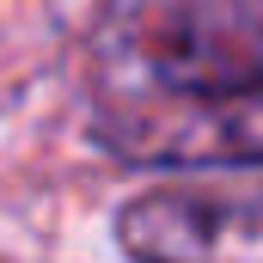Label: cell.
I'll return each mask as SVG.
<instances>
[{"mask_svg":"<svg viewBox=\"0 0 263 263\" xmlns=\"http://www.w3.org/2000/svg\"><path fill=\"white\" fill-rule=\"evenodd\" d=\"M129 263H263V172L147 184L117 214Z\"/></svg>","mask_w":263,"mask_h":263,"instance_id":"obj_2","label":"cell"},{"mask_svg":"<svg viewBox=\"0 0 263 263\" xmlns=\"http://www.w3.org/2000/svg\"><path fill=\"white\" fill-rule=\"evenodd\" d=\"M263 92V0H104L92 98H245Z\"/></svg>","mask_w":263,"mask_h":263,"instance_id":"obj_1","label":"cell"},{"mask_svg":"<svg viewBox=\"0 0 263 263\" xmlns=\"http://www.w3.org/2000/svg\"><path fill=\"white\" fill-rule=\"evenodd\" d=\"M98 141L165 172H245L263 165V92L245 98H92Z\"/></svg>","mask_w":263,"mask_h":263,"instance_id":"obj_3","label":"cell"}]
</instances>
